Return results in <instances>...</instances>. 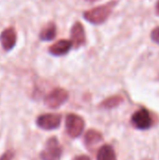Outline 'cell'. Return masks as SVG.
<instances>
[{
  "mask_svg": "<svg viewBox=\"0 0 159 160\" xmlns=\"http://www.w3.org/2000/svg\"><path fill=\"white\" fill-rule=\"evenodd\" d=\"M117 5L116 0L110 1L104 5L98 6L92 9H89L83 12V18L93 24H101L103 23L111 15L113 8Z\"/></svg>",
  "mask_w": 159,
  "mask_h": 160,
  "instance_id": "1",
  "label": "cell"
},
{
  "mask_svg": "<svg viewBox=\"0 0 159 160\" xmlns=\"http://www.w3.org/2000/svg\"><path fill=\"white\" fill-rule=\"evenodd\" d=\"M63 154V147L56 137H51L42 152L40 153L41 160H60Z\"/></svg>",
  "mask_w": 159,
  "mask_h": 160,
  "instance_id": "2",
  "label": "cell"
},
{
  "mask_svg": "<svg viewBox=\"0 0 159 160\" xmlns=\"http://www.w3.org/2000/svg\"><path fill=\"white\" fill-rule=\"evenodd\" d=\"M131 124L136 129L147 130L154 125V120L150 112L145 108H142L132 114Z\"/></svg>",
  "mask_w": 159,
  "mask_h": 160,
  "instance_id": "3",
  "label": "cell"
},
{
  "mask_svg": "<svg viewBox=\"0 0 159 160\" xmlns=\"http://www.w3.org/2000/svg\"><path fill=\"white\" fill-rule=\"evenodd\" d=\"M84 120L78 114L69 113L66 118V130L69 137L75 139L80 137L84 129Z\"/></svg>",
  "mask_w": 159,
  "mask_h": 160,
  "instance_id": "4",
  "label": "cell"
},
{
  "mask_svg": "<svg viewBox=\"0 0 159 160\" xmlns=\"http://www.w3.org/2000/svg\"><path fill=\"white\" fill-rule=\"evenodd\" d=\"M68 93L64 88H55L44 98V104L51 109H57L67 102Z\"/></svg>",
  "mask_w": 159,
  "mask_h": 160,
  "instance_id": "5",
  "label": "cell"
},
{
  "mask_svg": "<svg viewBox=\"0 0 159 160\" xmlns=\"http://www.w3.org/2000/svg\"><path fill=\"white\" fill-rule=\"evenodd\" d=\"M62 115L60 113H45L37 118V126L43 130H53L60 127Z\"/></svg>",
  "mask_w": 159,
  "mask_h": 160,
  "instance_id": "6",
  "label": "cell"
},
{
  "mask_svg": "<svg viewBox=\"0 0 159 160\" xmlns=\"http://www.w3.org/2000/svg\"><path fill=\"white\" fill-rule=\"evenodd\" d=\"M0 42L3 49L6 52H8L14 48L17 42V34L13 27L6 28L0 34Z\"/></svg>",
  "mask_w": 159,
  "mask_h": 160,
  "instance_id": "7",
  "label": "cell"
},
{
  "mask_svg": "<svg viewBox=\"0 0 159 160\" xmlns=\"http://www.w3.org/2000/svg\"><path fill=\"white\" fill-rule=\"evenodd\" d=\"M71 42L72 45L75 48H80L81 46L84 45L86 42V36H85V31L84 27L80 22H76L72 28H71Z\"/></svg>",
  "mask_w": 159,
  "mask_h": 160,
  "instance_id": "8",
  "label": "cell"
},
{
  "mask_svg": "<svg viewBox=\"0 0 159 160\" xmlns=\"http://www.w3.org/2000/svg\"><path fill=\"white\" fill-rule=\"evenodd\" d=\"M72 48V42L67 39H61L49 48V52L54 56H62L67 54Z\"/></svg>",
  "mask_w": 159,
  "mask_h": 160,
  "instance_id": "9",
  "label": "cell"
},
{
  "mask_svg": "<svg viewBox=\"0 0 159 160\" xmlns=\"http://www.w3.org/2000/svg\"><path fill=\"white\" fill-rule=\"evenodd\" d=\"M103 141L102 134L95 129H89L84 135V144L86 148L90 151H93L94 148Z\"/></svg>",
  "mask_w": 159,
  "mask_h": 160,
  "instance_id": "10",
  "label": "cell"
},
{
  "mask_svg": "<svg viewBox=\"0 0 159 160\" xmlns=\"http://www.w3.org/2000/svg\"><path fill=\"white\" fill-rule=\"evenodd\" d=\"M57 34L56 24L54 22H49L40 32L39 38L43 41H50L55 38Z\"/></svg>",
  "mask_w": 159,
  "mask_h": 160,
  "instance_id": "11",
  "label": "cell"
},
{
  "mask_svg": "<svg viewBox=\"0 0 159 160\" xmlns=\"http://www.w3.org/2000/svg\"><path fill=\"white\" fill-rule=\"evenodd\" d=\"M97 160H117L115 151L112 146L109 144L101 146L97 152Z\"/></svg>",
  "mask_w": 159,
  "mask_h": 160,
  "instance_id": "12",
  "label": "cell"
},
{
  "mask_svg": "<svg viewBox=\"0 0 159 160\" xmlns=\"http://www.w3.org/2000/svg\"><path fill=\"white\" fill-rule=\"evenodd\" d=\"M124 101V98L123 97L121 96H112V97H110L106 99H104L101 103H100V107L103 108V109H107V110H111V109H113V108H116L118 107L120 104H122Z\"/></svg>",
  "mask_w": 159,
  "mask_h": 160,
  "instance_id": "13",
  "label": "cell"
},
{
  "mask_svg": "<svg viewBox=\"0 0 159 160\" xmlns=\"http://www.w3.org/2000/svg\"><path fill=\"white\" fill-rule=\"evenodd\" d=\"M151 38L153 41H155L156 43L159 44V26L158 27H156L152 33H151Z\"/></svg>",
  "mask_w": 159,
  "mask_h": 160,
  "instance_id": "14",
  "label": "cell"
},
{
  "mask_svg": "<svg viewBox=\"0 0 159 160\" xmlns=\"http://www.w3.org/2000/svg\"><path fill=\"white\" fill-rule=\"evenodd\" d=\"M13 158H14V152L8 150L3 154V156L0 158V160H13Z\"/></svg>",
  "mask_w": 159,
  "mask_h": 160,
  "instance_id": "15",
  "label": "cell"
},
{
  "mask_svg": "<svg viewBox=\"0 0 159 160\" xmlns=\"http://www.w3.org/2000/svg\"><path fill=\"white\" fill-rule=\"evenodd\" d=\"M72 160H91V158H90L88 156L82 155V156H77V157H75Z\"/></svg>",
  "mask_w": 159,
  "mask_h": 160,
  "instance_id": "16",
  "label": "cell"
},
{
  "mask_svg": "<svg viewBox=\"0 0 159 160\" xmlns=\"http://www.w3.org/2000/svg\"><path fill=\"white\" fill-rule=\"evenodd\" d=\"M156 9H157V13L159 15V0L157 1V8H156Z\"/></svg>",
  "mask_w": 159,
  "mask_h": 160,
  "instance_id": "17",
  "label": "cell"
},
{
  "mask_svg": "<svg viewBox=\"0 0 159 160\" xmlns=\"http://www.w3.org/2000/svg\"><path fill=\"white\" fill-rule=\"evenodd\" d=\"M86 1H89V2H95V1H97V0H86Z\"/></svg>",
  "mask_w": 159,
  "mask_h": 160,
  "instance_id": "18",
  "label": "cell"
}]
</instances>
